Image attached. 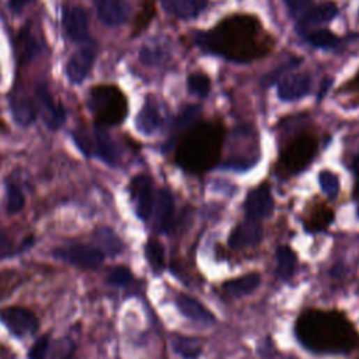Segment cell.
Segmentation results:
<instances>
[{
    "label": "cell",
    "instance_id": "cell-16",
    "mask_svg": "<svg viewBox=\"0 0 359 359\" xmlns=\"http://www.w3.org/2000/svg\"><path fill=\"white\" fill-rule=\"evenodd\" d=\"M312 86V80L305 73L289 75L281 80L278 86V96L284 101H295L305 97Z\"/></svg>",
    "mask_w": 359,
    "mask_h": 359
},
{
    "label": "cell",
    "instance_id": "cell-11",
    "mask_svg": "<svg viewBox=\"0 0 359 359\" xmlns=\"http://www.w3.org/2000/svg\"><path fill=\"white\" fill-rule=\"evenodd\" d=\"M131 197L135 205L137 215L146 220L149 219L153 211V191H152V180L148 176H137L131 181Z\"/></svg>",
    "mask_w": 359,
    "mask_h": 359
},
{
    "label": "cell",
    "instance_id": "cell-14",
    "mask_svg": "<svg viewBox=\"0 0 359 359\" xmlns=\"http://www.w3.org/2000/svg\"><path fill=\"white\" fill-rule=\"evenodd\" d=\"M98 19L109 27L124 24L128 17L131 8L127 0H94Z\"/></svg>",
    "mask_w": 359,
    "mask_h": 359
},
{
    "label": "cell",
    "instance_id": "cell-25",
    "mask_svg": "<svg viewBox=\"0 0 359 359\" xmlns=\"http://www.w3.org/2000/svg\"><path fill=\"white\" fill-rule=\"evenodd\" d=\"M173 349L184 359H197L202 352V345L197 338L177 335L173 338Z\"/></svg>",
    "mask_w": 359,
    "mask_h": 359
},
{
    "label": "cell",
    "instance_id": "cell-40",
    "mask_svg": "<svg viewBox=\"0 0 359 359\" xmlns=\"http://www.w3.org/2000/svg\"><path fill=\"white\" fill-rule=\"evenodd\" d=\"M293 66H296V61H293L292 63H287L284 68H281V69H278V70H274V72H271L266 79H263V86H271L281 75H282V72H285V70H289V69H292Z\"/></svg>",
    "mask_w": 359,
    "mask_h": 359
},
{
    "label": "cell",
    "instance_id": "cell-42",
    "mask_svg": "<svg viewBox=\"0 0 359 359\" xmlns=\"http://www.w3.org/2000/svg\"><path fill=\"white\" fill-rule=\"evenodd\" d=\"M353 169H355V173H356V185H355V191H353V195L359 199V159L355 162L353 165Z\"/></svg>",
    "mask_w": 359,
    "mask_h": 359
},
{
    "label": "cell",
    "instance_id": "cell-22",
    "mask_svg": "<svg viewBox=\"0 0 359 359\" xmlns=\"http://www.w3.org/2000/svg\"><path fill=\"white\" fill-rule=\"evenodd\" d=\"M162 124V116L158 107L152 102H146L137 116V128L145 135L155 134Z\"/></svg>",
    "mask_w": 359,
    "mask_h": 359
},
{
    "label": "cell",
    "instance_id": "cell-9",
    "mask_svg": "<svg viewBox=\"0 0 359 359\" xmlns=\"http://www.w3.org/2000/svg\"><path fill=\"white\" fill-rule=\"evenodd\" d=\"M55 256L84 270H96L104 263V253L97 247L86 245L72 246L63 252L55 253Z\"/></svg>",
    "mask_w": 359,
    "mask_h": 359
},
{
    "label": "cell",
    "instance_id": "cell-2",
    "mask_svg": "<svg viewBox=\"0 0 359 359\" xmlns=\"http://www.w3.org/2000/svg\"><path fill=\"white\" fill-rule=\"evenodd\" d=\"M299 339L319 352H342L353 345V328L344 316L326 312H306L296 323Z\"/></svg>",
    "mask_w": 359,
    "mask_h": 359
},
{
    "label": "cell",
    "instance_id": "cell-41",
    "mask_svg": "<svg viewBox=\"0 0 359 359\" xmlns=\"http://www.w3.org/2000/svg\"><path fill=\"white\" fill-rule=\"evenodd\" d=\"M31 2H34V0H9V8H10V10L19 13V12H22L27 5H30Z\"/></svg>",
    "mask_w": 359,
    "mask_h": 359
},
{
    "label": "cell",
    "instance_id": "cell-23",
    "mask_svg": "<svg viewBox=\"0 0 359 359\" xmlns=\"http://www.w3.org/2000/svg\"><path fill=\"white\" fill-rule=\"evenodd\" d=\"M15 49H16V55H17V59L20 61V63L27 65L29 62H31L36 58V55L40 51V47H38L36 38L33 37V34L27 29H24L16 37Z\"/></svg>",
    "mask_w": 359,
    "mask_h": 359
},
{
    "label": "cell",
    "instance_id": "cell-8",
    "mask_svg": "<svg viewBox=\"0 0 359 359\" xmlns=\"http://www.w3.org/2000/svg\"><path fill=\"white\" fill-rule=\"evenodd\" d=\"M36 94H37L38 108L45 125L49 130L56 131L65 123V111L62 105L54 98L52 93L45 84H40L36 90Z\"/></svg>",
    "mask_w": 359,
    "mask_h": 359
},
{
    "label": "cell",
    "instance_id": "cell-20",
    "mask_svg": "<svg viewBox=\"0 0 359 359\" xmlns=\"http://www.w3.org/2000/svg\"><path fill=\"white\" fill-rule=\"evenodd\" d=\"M261 284V277L257 273L243 275L240 278H236L223 284V289L234 298H240L253 293Z\"/></svg>",
    "mask_w": 359,
    "mask_h": 359
},
{
    "label": "cell",
    "instance_id": "cell-31",
    "mask_svg": "<svg viewBox=\"0 0 359 359\" xmlns=\"http://www.w3.org/2000/svg\"><path fill=\"white\" fill-rule=\"evenodd\" d=\"M188 89L191 93H194L199 97H205L211 91V80L205 75L194 73L188 77Z\"/></svg>",
    "mask_w": 359,
    "mask_h": 359
},
{
    "label": "cell",
    "instance_id": "cell-26",
    "mask_svg": "<svg viewBox=\"0 0 359 359\" xmlns=\"http://www.w3.org/2000/svg\"><path fill=\"white\" fill-rule=\"evenodd\" d=\"M296 266H298V257L291 247L282 246L277 250V268H278L277 271L281 278L284 280L291 278L296 270Z\"/></svg>",
    "mask_w": 359,
    "mask_h": 359
},
{
    "label": "cell",
    "instance_id": "cell-34",
    "mask_svg": "<svg viewBox=\"0 0 359 359\" xmlns=\"http://www.w3.org/2000/svg\"><path fill=\"white\" fill-rule=\"evenodd\" d=\"M26 199L23 192L13 184L8 187V212L17 213L24 208Z\"/></svg>",
    "mask_w": 359,
    "mask_h": 359
},
{
    "label": "cell",
    "instance_id": "cell-35",
    "mask_svg": "<svg viewBox=\"0 0 359 359\" xmlns=\"http://www.w3.org/2000/svg\"><path fill=\"white\" fill-rule=\"evenodd\" d=\"M48 349H49V338L48 337H41L30 348L29 359H47Z\"/></svg>",
    "mask_w": 359,
    "mask_h": 359
},
{
    "label": "cell",
    "instance_id": "cell-6",
    "mask_svg": "<svg viewBox=\"0 0 359 359\" xmlns=\"http://www.w3.org/2000/svg\"><path fill=\"white\" fill-rule=\"evenodd\" d=\"M75 139L77 146L86 153V155H96L101 160H104L107 165H116L119 160V149L109 137V134L101 128L97 127L93 141H90L87 137L75 134Z\"/></svg>",
    "mask_w": 359,
    "mask_h": 359
},
{
    "label": "cell",
    "instance_id": "cell-3",
    "mask_svg": "<svg viewBox=\"0 0 359 359\" xmlns=\"http://www.w3.org/2000/svg\"><path fill=\"white\" fill-rule=\"evenodd\" d=\"M224 131L220 124L201 123L185 131L181 138L176 160L190 173H204L216 166L220 158Z\"/></svg>",
    "mask_w": 359,
    "mask_h": 359
},
{
    "label": "cell",
    "instance_id": "cell-12",
    "mask_svg": "<svg viewBox=\"0 0 359 359\" xmlns=\"http://www.w3.org/2000/svg\"><path fill=\"white\" fill-rule=\"evenodd\" d=\"M245 208L249 219L260 220L268 217L274 211V199L270 187L267 184H261L252 190L247 195Z\"/></svg>",
    "mask_w": 359,
    "mask_h": 359
},
{
    "label": "cell",
    "instance_id": "cell-19",
    "mask_svg": "<svg viewBox=\"0 0 359 359\" xmlns=\"http://www.w3.org/2000/svg\"><path fill=\"white\" fill-rule=\"evenodd\" d=\"M165 9L180 19H194L206 8L208 0H163Z\"/></svg>",
    "mask_w": 359,
    "mask_h": 359
},
{
    "label": "cell",
    "instance_id": "cell-38",
    "mask_svg": "<svg viewBox=\"0 0 359 359\" xmlns=\"http://www.w3.org/2000/svg\"><path fill=\"white\" fill-rule=\"evenodd\" d=\"M285 2L292 15H300L310 6L312 0H285Z\"/></svg>",
    "mask_w": 359,
    "mask_h": 359
},
{
    "label": "cell",
    "instance_id": "cell-4",
    "mask_svg": "<svg viewBox=\"0 0 359 359\" xmlns=\"http://www.w3.org/2000/svg\"><path fill=\"white\" fill-rule=\"evenodd\" d=\"M89 109L97 127L105 128L121 124L128 114V101L124 93L112 84H100L89 93Z\"/></svg>",
    "mask_w": 359,
    "mask_h": 359
},
{
    "label": "cell",
    "instance_id": "cell-10",
    "mask_svg": "<svg viewBox=\"0 0 359 359\" xmlns=\"http://www.w3.org/2000/svg\"><path fill=\"white\" fill-rule=\"evenodd\" d=\"M263 240V227L259 220L247 219L238 223L229 236V246L234 250H242L257 246Z\"/></svg>",
    "mask_w": 359,
    "mask_h": 359
},
{
    "label": "cell",
    "instance_id": "cell-33",
    "mask_svg": "<svg viewBox=\"0 0 359 359\" xmlns=\"http://www.w3.org/2000/svg\"><path fill=\"white\" fill-rule=\"evenodd\" d=\"M319 183L323 188V191L328 195V197H335L339 191V181H338V177L328 171V170H324L320 173L319 176Z\"/></svg>",
    "mask_w": 359,
    "mask_h": 359
},
{
    "label": "cell",
    "instance_id": "cell-1",
    "mask_svg": "<svg viewBox=\"0 0 359 359\" xmlns=\"http://www.w3.org/2000/svg\"><path fill=\"white\" fill-rule=\"evenodd\" d=\"M197 43L209 52L234 62H250L270 52L273 40L254 16H231L213 30L199 33Z\"/></svg>",
    "mask_w": 359,
    "mask_h": 359
},
{
    "label": "cell",
    "instance_id": "cell-24",
    "mask_svg": "<svg viewBox=\"0 0 359 359\" xmlns=\"http://www.w3.org/2000/svg\"><path fill=\"white\" fill-rule=\"evenodd\" d=\"M337 6L331 2L321 3L319 6L312 8L303 17L302 26L309 27V26H319L331 22L337 16Z\"/></svg>",
    "mask_w": 359,
    "mask_h": 359
},
{
    "label": "cell",
    "instance_id": "cell-7",
    "mask_svg": "<svg viewBox=\"0 0 359 359\" xmlns=\"http://www.w3.org/2000/svg\"><path fill=\"white\" fill-rule=\"evenodd\" d=\"M0 321L15 337H27L34 334L40 326L37 316L31 310L19 306L0 310Z\"/></svg>",
    "mask_w": 359,
    "mask_h": 359
},
{
    "label": "cell",
    "instance_id": "cell-43",
    "mask_svg": "<svg viewBox=\"0 0 359 359\" xmlns=\"http://www.w3.org/2000/svg\"><path fill=\"white\" fill-rule=\"evenodd\" d=\"M63 359H75V358H73V356H70V355H68V356H65Z\"/></svg>",
    "mask_w": 359,
    "mask_h": 359
},
{
    "label": "cell",
    "instance_id": "cell-39",
    "mask_svg": "<svg viewBox=\"0 0 359 359\" xmlns=\"http://www.w3.org/2000/svg\"><path fill=\"white\" fill-rule=\"evenodd\" d=\"M12 250H13V243L10 240V237L0 231V259H5V257H9L12 254Z\"/></svg>",
    "mask_w": 359,
    "mask_h": 359
},
{
    "label": "cell",
    "instance_id": "cell-15",
    "mask_svg": "<svg viewBox=\"0 0 359 359\" xmlns=\"http://www.w3.org/2000/svg\"><path fill=\"white\" fill-rule=\"evenodd\" d=\"M96 58V47L87 43L83 48L76 51L69 59L66 75L72 83H82L89 75Z\"/></svg>",
    "mask_w": 359,
    "mask_h": 359
},
{
    "label": "cell",
    "instance_id": "cell-37",
    "mask_svg": "<svg viewBox=\"0 0 359 359\" xmlns=\"http://www.w3.org/2000/svg\"><path fill=\"white\" fill-rule=\"evenodd\" d=\"M198 114H199V108H198L197 105H190V107H187V108L181 112V115L178 116V119H177L178 125H180V127H187Z\"/></svg>",
    "mask_w": 359,
    "mask_h": 359
},
{
    "label": "cell",
    "instance_id": "cell-44",
    "mask_svg": "<svg viewBox=\"0 0 359 359\" xmlns=\"http://www.w3.org/2000/svg\"><path fill=\"white\" fill-rule=\"evenodd\" d=\"M356 84H359V75H358V79H356Z\"/></svg>",
    "mask_w": 359,
    "mask_h": 359
},
{
    "label": "cell",
    "instance_id": "cell-28",
    "mask_svg": "<svg viewBox=\"0 0 359 359\" xmlns=\"http://www.w3.org/2000/svg\"><path fill=\"white\" fill-rule=\"evenodd\" d=\"M96 238L100 246L111 256H115L123 250L121 240H119L116 234L109 229H100L96 234Z\"/></svg>",
    "mask_w": 359,
    "mask_h": 359
},
{
    "label": "cell",
    "instance_id": "cell-32",
    "mask_svg": "<svg viewBox=\"0 0 359 359\" xmlns=\"http://www.w3.org/2000/svg\"><path fill=\"white\" fill-rule=\"evenodd\" d=\"M132 280H134V275L127 267H115L114 270L109 271L107 277L108 284L114 287H127L132 282Z\"/></svg>",
    "mask_w": 359,
    "mask_h": 359
},
{
    "label": "cell",
    "instance_id": "cell-30",
    "mask_svg": "<svg viewBox=\"0 0 359 359\" xmlns=\"http://www.w3.org/2000/svg\"><path fill=\"white\" fill-rule=\"evenodd\" d=\"M307 41L317 48H333L339 43V38L328 30H317L307 36Z\"/></svg>",
    "mask_w": 359,
    "mask_h": 359
},
{
    "label": "cell",
    "instance_id": "cell-18",
    "mask_svg": "<svg viewBox=\"0 0 359 359\" xmlns=\"http://www.w3.org/2000/svg\"><path fill=\"white\" fill-rule=\"evenodd\" d=\"M174 223V199L170 191L160 190L156 199V226L159 231L169 233Z\"/></svg>",
    "mask_w": 359,
    "mask_h": 359
},
{
    "label": "cell",
    "instance_id": "cell-27",
    "mask_svg": "<svg viewBox=\"0 0 359 359\" xmlns=\"http://www.w3.org/2000/svg\"><path fill=\"white\" fill-rule=\"evenodd\" d=\"M167 58V49L159 43H149L141 49V61L148 66H158Z\"/></svg>",
    "mask_w": 359,
    "mask_h": 359
},
{
    "label": "cell",
    "instance_id": "cell-36",
    "mask_svg": "<svg viewBox=\"0 0 359 359\" xmlns=\"http://www.w3.org/2000/svg\"><path fill=\"white\" fill-rule=\"evenodd\" d=\"M153 15H155V3H153V0H146L145 8H144L142 13L139 15V17L137 20V30L138 31L144 30L151 23V20L153 19Z\"/></svg>",
    "mask_w": 359,
    "mask_h": 359
},
{
    "label": "cell",
    "instance_id": "cell-21",
    "mask_svg": "<svg viewBox=\"0 0 359 359\" xmlns=\"http://www.w3.org/2000/svg\"><path fill=\"white\" fill-rule=\"evenodd\" d=\"M10 107L17 124L23 127H29L36 121L37 111H36L34 102L29 97H24V96L10 97Z\"/></svg>",
    "mask_w": 359,
    "mask_h": 359
},
{
    "label": "cell",
    "instance_id": "cell-5",
    "mask_svg": "<svg viewBox=\"0 0 359 359\" xmlns=\"http://www.w3.org/2000/svg\"><path fill=\"white\" fill-rule=\"evenodd\" d=\"M317 152V139L310 134L295 138L282 152L278 171L284 176H292L305 170Z\"/></svg>",
    "mask_w": 359,
    "mask_h": 359
},
{
    "label": "cell",
    "instance_id": "cell-29",
    "mask_svg": "<svg viewBox=\"0 0 359 359\" xmlns=\"http://www.w3.org/2000/svg\"><path fill=\"white\" fill-rule=\"evenodd\" d=\"M145 253H146V259H148L149 264L156 271L163 270V267H165V247L162 246L160 242L155 240V238H151V240L146 245Z\"/></svg>",
    "mask_w": 359,
    "mask_h": 359
},
{
    "label": "cell",
    "instance_id": "cell-13",
    "mask_svg": "<svg viewBox=\"0 0 359 359\" xmlns=\"http://www.w3.org/2000/svg\"><path fill=\"white\" fill-rule=\"evenodd\" d=\"M63 29L68 37L75 43L89 41L90 19L84 8L75 6L65 10L63 15Z\"/></svg>",
    "mask_w": 359,
    "mask_h": 359
},
{
    "label": "cell",
    "instance_id": "cell-17",
    "mask_svg": "<svg viewBox=\"0 0 359 359\" xmlns=\"http://www.w3.org/2000/svg\"><path fill=\"white\" fill-rule=\"evenodd\" d=\"M176 305L178 310L190 320L197 321V323H204V324H211L216 319L215 316L197 299L188 296V295H178L176 298Z\"/></svg>",
    "mask_w": 359,
    "mask_h": 359
}]
</instances>
